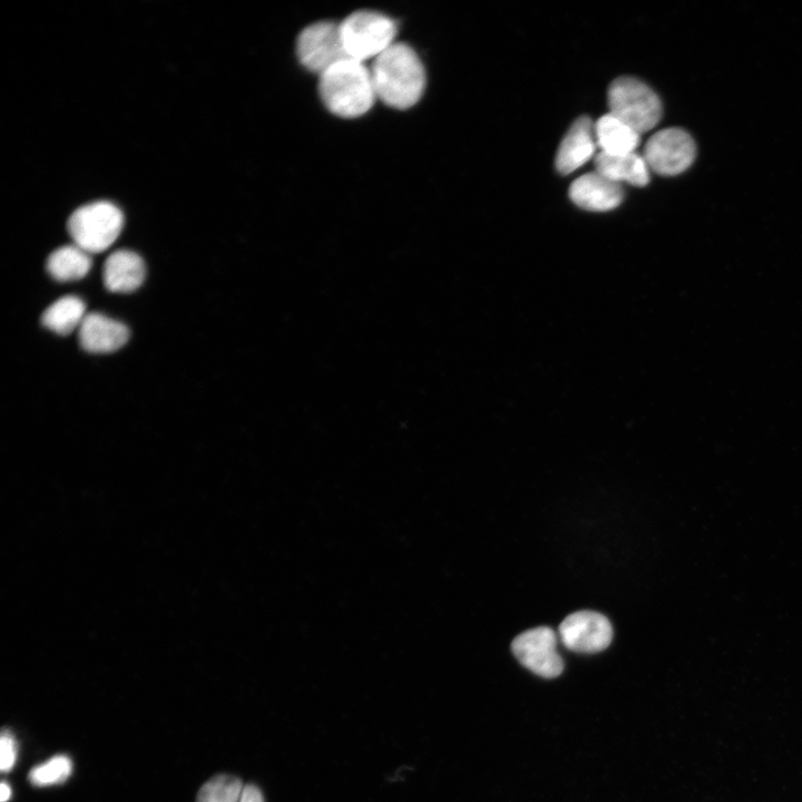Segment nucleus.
<instances>
[{"mask_svg":"<svg viewBox=\"0 0 802 802\" xmlns=\"http://www.w3.org/2000/svg\"><path fill=\"white\" fill-rule=\"evenodd\" d=\"M596 147L595 124L586 116L576 119L557 149V170L563 175L573 173L590 159Z\"/></svg>","mask_w":802,"mask_h":802,"instance_id":"obj_11","label":"nucleus"},{"mask_svg":"<svg viewBox=\"0 0 802 802\" xmlns=\"http://www.w3.org/2000/svg\"><path fill=\"white\" fill-rule=\"evenodd\" d=\"M81 348L90 353H110L129 338L126 325L100 313L86 314L78 329Z\"/></svg>","mask_w":802,"mask_h":802,"instance_id":"obj_12","label":"nucleus"},{"mask_svg":"<svg viewBox=\"0 0 802 802\" xmlns=\"http://www.w3.org/2000/svg\"><path fill=\"white\" fill-rule=\"evenodd\" d=\"M123 227V212L108 200H96L77 208L67 222L74 244L89 254L110 247Z\"/></svg>","mask_w":802,"mask_h":802,"instance_id":"obj_3","label":"nucleus"},{"mask_svg":"<svg viewBox=\"0 0 802 802\" xmlns=\"http://www.w3.org/2000/svg\"><path fill=\"white\" fill-rule=\"evenodd\" d=\"M569 197L580 208L605 212L623 202L624 192L620 184L595 170L581 175L571 183Z\"/></svg>","mask_w":802,"mask_h":802,"instance_id":"obj_10","label":"nucleus"},{"mask_svg":"<svg viewBox=\"0 0 802 802\" xmlns=\"http://www.w3.org/2000/svg\"><path fill=\"white\" fill-rule=\"evenodd\" d=\"M72 763L67 755H55L29 772V781L36 786L65 782L71 774Z\"/></svg>","mask_w":802,"mask_h":802,"instance_id":"obj_19","label":"nucleus"},{"mask_svg":"<svg viewBox=\"0 0 802 802\" xmlns=\"http://www.w3.org/2000/svg\"><path fill=\"white\" fill-rule=\"evenodd\" d=\"M11 796V789L6 782H1L0 785V800L7 802Z\"/></svg>","mask_w":802,"mask_h":802,"instance_id":"obj_22","label":"nucleus"},{"mask_svg":"<svg viewBox=\"0 0 802 802\" xmlns=\"http://www.w3.org/2000/svg\"><path fill=\"white\" fill-rule=\"evenodd\" d=\"M559 636L570 651L578 653H597L612 642L610 622L602 614L580 610L568 615L559 625Z\"/></svg>","mask_w":802,"mask_h":802,"instance_id":"obj_9","label":"nucleus"},{"mask_svg":"<svg viewBox=\"0 0 802 802\" xmlns=\"http://www.w3.org/2000/svg\"><path fill=\"white\" fill-rule=\"evenodd\" d=\"M607 98L609 113L639 134L651 130L661 120L658 96L637 78H616L608 87Z\"/></svg>","mask_w":802,"mask_h":802,"instance_id":"obj_5","label":"nucleus"},{"mask_svg":"<svg viewBox=\"0 0 802 802\" xmlns=\"http://www.w3.org/2000/svg\"><path fill=\"white\" fill-rule=\"evenodd\" d=\"M145 276L146 266L143 258L129 250L113 252L104 263V284L114 293L134 292L143 284Z\"/></svg>","mask_w":802,"mask_h":802,"instance_id":"obj_13","label":"nucleus"},{"mask_svg":"<svg viewBox=\"0 0 802 802\" xmlns=\"http://www.w3.org/2000/svg\"><path fill=\"white\" fill-rule=\"evenodd\" d=\"M339 30L346 57L364 62L394 43L397 26L380 12L360 10L339 23Z\"/></svg>","mask_w":802,"mask_h":802,"instance_id":"obj_4","label":"nucleus"},{"mask_svg":"<svg viewBox=\"0 0 802 802\" xmlns=\"http://www.w3.org/2000/svg\"><path fill=\"white\" fill-rule=\"evenodd\" d=\"M595 170L622 185L626 182L634 186H645L649 182V167L638 154L597 153L594 158Z\"/></svg>","mask_w":802,"mask_h":802,"instance_id":"obj_14","label":"nucleus"},{"mask_svg":"<svg viewBox=\"0 0 802 802\" xmlns=\"http://www.w3.org/2000/svg\"><path fill=\"white\" fill-rule=\"evenodd\" d=\"M84 301L74 295H67L55 301L41 316V323L59 335H68L79 329L86 316Z\"/></svg>","mask_w":802,"mask_h":802,"instance_id":"obj_17","label":"nucleus"},{"mask_svg":"<svg viewBox=\"0 0 802 802\" xmlns=\"http://www.w3.org/2000/svg\"><path fill=\"white\" fill-rule=\"evenodd\" d=\"M695 144L681 128H665L647 140L643 157L655 173L673 176L686 170L695 158Z\"/></svg>","mask_w":802,"mask_h":802,"instance_id":"obj_6","label":"nucleus"},{"mask_svg":"<svg viewBox=\"0 0 802 802\" xmlns=\"http://www.w3.org/2000/svg\"><path fill=\"white\" fill-rule=\"evenodd\" d=\"M296 55L307 70L319 76L335 62L346 58L339 25L319 21L305 27L296 39Z\"/></svg>","mask_w":802,"mask_h":802,"instance_id":"obj_7","label":"nucleus"},{"mask_svg":"<svg viewBox=\"0 0 802 802\" xmlns=\"http://www.w3.org/2000/svg\"><path fill=\"white\" fill-rule=\"evenodd\" d=\"M241 802H264V798L257 786L245 784Z\"/></svg>","mask_w":802,"mask_h":802,"instance_id":"obj_21","label":"nucleus"},{"mask_svg":"<svg viewBox=\"0 0 802 802\" xmlns=\"http://www.w3.org/2000/svg\"><path fill=\"white\" fill-rule=\"evenodd\" d=\"M17 760V743L12 733L3 730L0 737V767L2 772L10 771Z\"/></svg>","mask_w":802,"mask_h":802,"instance_id":"obj_20","label":"nucleus"},{"mask_svg":"<svg viewBox=\"0 0 802 802\" xmlns=\"http://www.w3.org/2000/svg\"><path fill=\"white\" fill-rule=\"evenodd\" d=\"M639 135L610 113L603 115L595 123L597 147L605 154L634 153L639 145Z\"/></svg>","mask_w":802,"mask_h":802,"instance_id":"obj_15","label":"nucleus"},{"mask_svg":"<svg viewBox=\"0 0 802 802\" xmlns=\"http://www.w3.org/2000/svg\"><path fill=\"white\" fill-rule=\"evenodd\" d=\"M319 91L325 107L344 118L365 114L376 98L370 69L348 57L320 75Z\"/></svg>","mask_w":802,"mask_h":802,"instance_id":"obj_2","label":"nucleus"},{"mask_svg":"<svg viewBox=\"0 0 802 802\" xmlns=\"http://www.w3.org/2000/svg\"><path fill=\"white\" fill-rule=\"evenodd\" d=\"M244 786L238 777L219 774L203 784L195 802H241Z\"/></svg>","mask_w":802,"mask_h":802,"instance_id":"obj_18","label":"nucleus"},{"mask_svg":"<svg viewBox=\"0 0 802 802\" xmlns=\"http://www.w3.org/2000/svg\"><path fill=\"white\" fill-rule=\"evenodd\" d=\"M511 649L526 668L541 677L552 678L563 672L557 636L549 627L539 626L519 634L512 640Z\"/></svg>","mask_w":802,"mask_h":802,"instance_id":"obj_8","label":"nucleus"},{"mask_svg":"<svg viewBox=\"0 0 802 802\" xmlns=\"http://www.w3.org/2000/svg\"><path fill=\"white\" fill-rule=\"evenodd\" d=\"M91 256L77 245H66L55 250L47 260L48 273L59 282L80 280L91 267Z\"/></svg>","mask_w":802,"mask_h":802,"instance_id":"obj_16","label":"nucleus"},{"mask_svg":"<svg viewBox=\"0 0 802 802\" xmlns=\"http://www.w3.org/2000/svg\"><path fill=\"white\" fill-rule=\"evenodd\" d=\"M370 72L376 98L392 108L412 107L426 87L424 67L405 43L394 42L375 57Z\"/></svg>","mask_w":802,"mask_h":802,"instance_id":"obj_1","label":"nucleus"}]
</instances>
